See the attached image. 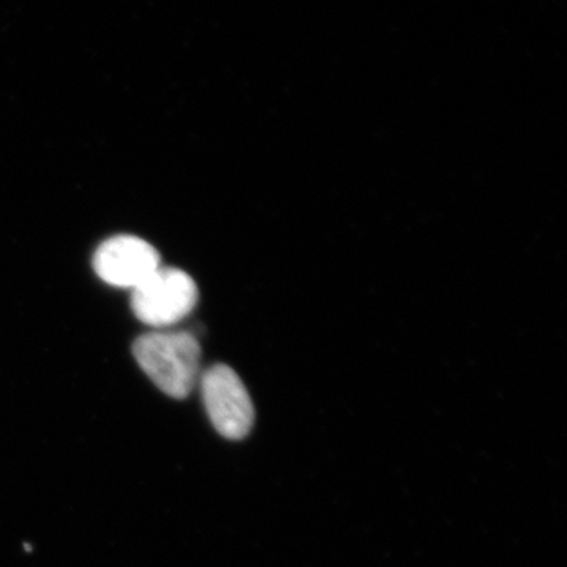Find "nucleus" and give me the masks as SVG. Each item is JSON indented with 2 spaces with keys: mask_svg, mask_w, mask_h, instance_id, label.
<instances>
[{
  "mask_svg": "<svg viewBox=\"0 0 567 567\" xmlns=\"http://www.w3.org/2000/svg\"><path fill=\"white\" fill-rule=\"evenodd\" d=\"M133 354L142 371L171 398H188L200 379L203 350L188 331L142 334L134 341Z\"/></svg>",
  "mask_w": 567,
  "mask_h": 567,
  "instance_id": "nucleus-1",
  "label": "nucleus"
},
{
  "mask_svg": "<svg viewBox=\"0 0 567 567\" xmlns=\"http://www.w3.org/2000/svg\"><path fill=\"white\" fill-rule=\"evenodd\" d=\"M199 289L188 274L174 267H159L133 289L132 308L142 323L153 328L181 322L196 308Z\"/></svg>",
  "mask_w": 567,
  "mask_h": 567,
  "instance_id": "nucleus-2",
  "label": "nucleus"
},
{
  "mask_svg": "<svg viewBox=\"0 0 567 567\" xmlns=\"http://www.w3.org/2000/svg\"><path fill=\"white\" fill-rule=\"evenodd\" d=\"M199 380L213 427L224 439H246L256 421V410L240 375L230 365L213 364Z\"/></svg>",
  "mask_w": 567,
  "mask_h": 567,
  "instance_id": "nucleus-3",
  "label": "nucleus"
},
{
  "mask_svg": "<svg viewBox=\"0 0 567 567\" xmlns=\"http://www.w3.org/2000/svg\"><path fill=\"white\" fill-rule=\"evenodd\" d=\"M159 267V252L148 241L133 235L110 238L93 256V270L99 278L122 289H136Z\"/></svg>",
  "mask_w": 567,
  "mask_h": 567,
  "instance_id": "nucleus-4",
  "label": "nucleus"
}]
</instances>
